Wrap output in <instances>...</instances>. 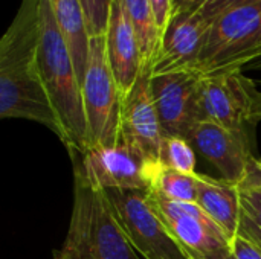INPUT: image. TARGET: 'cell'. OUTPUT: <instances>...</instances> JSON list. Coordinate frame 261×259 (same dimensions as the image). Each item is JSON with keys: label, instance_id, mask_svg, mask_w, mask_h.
<instances>
[{"label": "cell", "instance_id": "cell-15", "mask_svg": "<svg viewBox=\"0 0 261 259\" xmlns=\"http://www.w3.org/2000/svg\"><path fill=\"white\" fill-rule=\"evenodd\" d=\"M196 205L223 231L232 241L239 235L242 221V202L237 183L225 179H213L197 172Z\"/></svg>", "mask_w": 261, "mask_h": 259}, {"label": "cell", "instance_id": "cell-13", "mask_svg": "<svg viewBox=\"0 0 261 259\" xmlns=\"http://www.w3.org/2000/svg\"><path fill=\"white\" fill-rule=\"evenodd\" d=\"M210 26L199 12L184 11L173 14L154 58L151 75L196 72Z\"/></svg>", "mask_w": 261, "mask_h": 259}, {"label": "cell", "instance_id": "cell-17", "mask_svg": "<svg viewBox=\"0 0 261 259\" xmlns=\"http://www.w3.org/2000/svg\"><path fill=\"white\" fill-rule=\"evenodd\" d=\"M122 5L135 29L142 63L144 66L153 67L154 58L161 47L162 35L158 27L151 3L150 0H122Z\"/></svg>", "mask_w": 261, "mask_h": 259}, {"label": "cell", "instance_id": "cell-12", "mask_svg": "<svg viewBox=\"0 0 261 259\" xmlns=\"http://www.w3.org/2000/svg\"><path fill=\"white\" fill-rule=\"evenodd\" d=\"M151 67L144 66L132 92L122 99L121 137L138 148L148 162L159 163L164 133L151 90Z\"/></svg>", "mask_w": 261, "mask_h": 259}, {"label": "cell", "instance_id": "cell-8", "mask_svg": "<svg viewBox=\"0 0 261 259\" xmlns=\"http://www.w3.org/2000/svg\"><path fill=\"white\" fill-rule=\"evenodd\" d=\"M151 90L164 137L188 140L203 118V76L197 72H174L151 78Z\"/></svg>", "mask_w": 261, "mask_h": 259}, {"label": "cell", "instance_id": "cell-5", "mask_svg": "<svg viewBox=\"0 0 261 259\" xmlns=\"http://www.w3.org/2000/svg\"><path fill=\"white\" fill-rule=\"evenodd\" d=\"M81 93L89 150L115 147L121 137L122 93L107 58L106 35L90 40L89 63L81 82Z\"/></svg>", "mask_w": 261, "mask_h": 259}, {"label": "cell", "instance_id": "cell-18", "mask_svg": "<svg viewBox=\"0 0 261 259\" xmlns=\"http://www.w3.org/2000/svg\"><path fill=\"white\" fill-rule=\"evenodd\" d=\"M196 174H184L165 168L159 163L153 171L150 191L159 198H164L167 202L196 203V195H197Z\"/></svg>", "mask_w": 261, "mask_h": 259}, {"label": "cell", "instance_id": "cell-21", "mask_svg": "<svg viewBox=\"0 0 261 259\" xmlns=\"http://www.w3.org/2000/svg\"><path fill=\"white\" fill-rule=\"evenodd\" d=\"M252 171L248 179L239 185L242 212L261 229V185L254 177Z\"/></svg>", "mask_w": 261, "mask_h": 259}, {"label": "cell", "instance_id": "cell-9", "mask_svg": "<svg viewBox=\"0 0 261 259\" xmlns=\"http://www.w3.org/2000/svg\"><path fill=\"white\" fill-rule=\"evenodd\" d=\"M151 192V191H150ZM153 195L156 209L188 259H236L232 241L196 203H173Z\"/></svg>", "mask_w": 261, "mask_h": 259}, {"label": "cell", "instance_id": "cell-24", "mask_svg": "<svg viewBox=\"0 0 261 259\" xmlns=\"http://www.w3.org/2000/svg\"><path fill=\"white\" fill-rule=\"evenodd\" d=\"M232 250L236 259H261L260 250L242 235H237L232 240Z\"/></svg>", "mask_w": 261, "mask_h": 259}, {"label": "cell", "instance_id": "cell-22", "mask_svg": "<svg viewBox=\"0 0 261 259\" xmlns=\"http://www.w3.org/2000/svg\"><path fill=\"white\" fill-rule=\"evenodd\" d=\"M245 2H248V0H208L197 12L205 21H208L211 24L222 14H225L226 11L236 8Z\"/></svg>", "mask_w": 261, "mask_h": 259}, {"label": "cell", "instance_id": "cell-29", "mask_svg": "<svg viewBox=\"0 0 261 259\" xmlns=\"http://www.w3.org/2000/svg\"><path fill=\"white\" fill-rule=\"evenodd\" d=\"M257 166H258V169L261 171V160H258V162H257Z\"/></svg>", "mask_w": 261, "mask_h": 259}, {"label": "cell", "instance_id": "cell-19", "mask_svg": "<svg viewBox=\"0 0 261 259\" xmlns=\"http://www.w3.org/2000/svg\"><path fill=\"white\" fill-rule=\"evenodd\" d=\"M159 163L184 174H196L194 148L184 137H164L159 151Z\"/></svg>", "mask_w": 261, "mask_h": 259}, {"label": "cell", "instance_id": "cell-10", "mask_svg": "<svg viewBox=\"0 0 261 259\" xmlns=\"http://www.w3.org/2000/svg\"><path fill=\"white\" fill-rule=\"evenodd\" d=\"M84 172L95 188L109 189H150L153 171L159 163H151L130 142L119 137L115 147L92 148L80 153Z\"/></svg>", "mask_w": 261, "mask_h": 259}, {"label": "cell", "instance_id": "cell-23", "mask_svg": "<svg viewBox=\"0 0 261 259\" xmlns=\"http://www.w3.org/2000/svg\"><path fill=\"white\" fill-rule=\"evenodd\" d=\"M150 3H151L161 35L164 37V34L168 27V23L171 20V15H173L174 0H150Z\"/></svg>", "mask_w": 261, "mask_h": 259}, {"label": "cell", "instance_id": "cell-7", "mask_svg": "<svg viewBox=\"0 0 261 259\" xmlns=\"http://www.w3.org/2000/svg\"><path fill=\"white\" fill-rule=\"evenodd\" d=\"M203 118L254 142L261 122V92L243 69L203 76Z\"/></svg>", "mask_w": 261, "mask_h": 259}, {"label": "cell", "instance_id": "cell-27", "mask_svg": "<svg viewBox=\"0 0 261 259\" xmlns=\"http://www.w3.org/2000/svg\"><path fill=\"white\" fill-rule=\"evenodd\" d=\"M246 67L248 69H261V43L260 46L257 47L255 53H254V58L251 60V63Z\"/></svg>", "mask_w": 261, "mask_h": 259}, {"label": "cell", "instance_id": "cell-16", "mask_svg": "<svg viewBox=\"0 0 261 259\" xmlns=\"http://www.w3.org/2000/svg\"><path fill=\"white\" fill-rule=\"evenodd\" d=\"M50 5L57 26L72 55L80 82H83L89 63L92 40L83 6L80 0H50Z\"/></svg>", "mask_w": 261, "mask_h": 259}, {"label": "cell", "instance_id": "cell-25", "mask_svg": "<svg viewBox=\"0 0 261 259\" xmlns=\"http://www.w3.org/2000/svg\"><path fill=\"white\" fill-rule=\"evenodd\" d=\"M239 235L245 237L249 243H252L261 252V229L254 221H251L243 212H242V221H240Z\"/></svg>", "mask_w": 261, "mask_h": 259}, {"label": "cell", "instance_id": "cell-1", "mask_svg": "<svg viewBox=\"0 0 261 259\" xmlns=\"http://www.w3.org/2000/svg\"><path fill=\"white\" fill-rule=\"evenodd\" d=\"M40 31L41 0H21L0 40V116L41 124L63 142L61 124L40 75Z\"/></svg>", "mask_w": 261, "mask_h": 259}, {"label": "cell", "instance_id": "cell-14", "mask_svg": "<svg viewBox=\"0 0 261 259\" xmlns=\"http://www.w3.org/2000/svg\"><path fill=\"white\" fill-rule=\"evenodd\" d=\"M107 58L122 93V99L132 92L144 63L135 29L124 9L122 0H113L106 32Z\"/></svg>", "mask_w": 261, "mask_h": 259}, {"label": "cell", "instance_id": "cell-11", "mask_svg": "<svg viewBox=\"0 0 261 259\" xmlns=\"http://www.w3.org/2000/svg\"><path fill=\"white\" fill-rule=\"evenodd\" d=\"M188 142L228 182L240 185L257 166V159L252 154L254 142L216 122H200L190 134Z\"/></svg>", "mask_w": 261, "mask_h": 259}, {"label": "cell", "instance_id": "cell-2", "mask_svg": "<svg viewBox=\"0 0 261 259\" xmlns=\"http://www.w3.org/2000/svg\"><path fill=\"white\" fill-rule=\"evenodd\" d=\"M73 166V208L66 240L54 259H142L127 238L106 191L87 179L78 151Z\"/></svg>", "mask_w": 261, "mask_h": 259}, {"label": "cell", "instance_id": "cell-3", "mask_svg": "<svg viewBox=\"0 0 261 259\" xmlns=\"http://www.w3.org/2000/svg\"><path fill=\"white\" fill-rule=\"evenodd\" d=\"M38 66L44 90L64 133V147L69 153H86L89 150V133L81 82L69 47L57 26L50 0H41Z\"/></svg>", "mask_w": 261, "mask_h": 259}, {"label": "cell", "instance_id": "cell-20", "mask_svg": "<svg viewBox=\"0 0 261 259\" xmlns=\"http://www.w3.org/2000/svg\"><path fill=\"white\" fill-rule=\"evenodd\" d=\"M90 37L106 35L113 0H80Z\"/></svg>", "mask_w": 261, "mask_h": 259}, {"label": "cell", "instance_id": "cell-28", "mask_svg": "<svg viewBox=\"0 0 261 259\" xmlns=\"http://www.w3.org/2000/svg\"><path fill=\"white\" fill-rule=\"evenodd\" d=\"M257 162H258V160H257ZM252 174H254V177H255V179L258 180V183H260V185H261V171H260V169H258V166H255V168H254Z\"/></svg>", "mask_w": 261, "mask_h": 259}, {"label": "cell", "instance_id": "cell-26", "mask_svg": "<svg viewBox=\"0 0 261 259\" xmlns=\"http://www.w3.org/2000/svg\"><path fill=\"white\" fill-rule=\"evenodd\" d=\"M208 0H174L173 14L184 12V11H194L197 12Z\"/></svg>", "mask_w": 261, "mask_h": 259}, {"label": "cell", "instance_id": "cell-4", "mask_svg": "<svg viewBox=\"0 0 261 259\" xmlns=\"http://www.w3.org/2000/svg\"><path fill=\"white\" fill-rule=\"evenodd\" d=\"M261 43V0H248L216 18L196 72L210 76L246 67Z\"/></svg>", "mask_w": 261, "mask_h": 259}, {"label": "cell", "instance_id": "cell-6", "mask_svg": "<svg viewBox=\"0 0 261 259\" xmlns=\"http://www.w3.org/2000/svg\"><path fill=\"white\" fill-rule=\"evenodd\" d=\"M106 194L141 258L188 259L161 218L150 189H109Z\"/></svg>", "mask_w": 261, "mask_h": 259}]
</instances>
